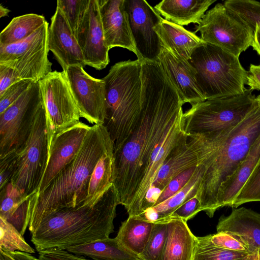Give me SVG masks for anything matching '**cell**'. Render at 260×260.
Instances as JSON below:
<instances>
[{
  "mask_svg": "<svg viewBox=\"0 0 260 260\" xmlns=\"http://www.w3.org/2000/svg\"><path fill=\"white\" fill-rule=\"evenodd\" d=\"M139 121L114 151L113 182L120 205L139 216L146 193L166 160L188 142L180 97L158 62H142Z\"/></svg>",
  "mask_w": 260,
  "mask_h": 260,
  "instance_id": "cell-1",
  "label": "cell"
},
{
  "mask_svg": "<svg viewBox=\"0 0 260 260\" xmlns=\"http://www.w3.org/2000/svg\"><path fill=\"white\" fill-rule=\"evenodd\" d=\"M257 103L233 128L222 133L188 135L203 168L197 196L201 210L212 217L218 209V194L222 184L235 172L260 134V94Z\"/></svg>",
  "mask_w": 260,
  "mask_h": 260,
  "instance_id": "cell-2",
  "label": "cell"
},
{
  "mask_svg": "<svg viewBox=\"0 0 260 260\" xmlns=\"http://www.w3.org/2000/svg\"><path fill=\"white\" fill-rule=\"evenodd\" d=\"M114 143L104 124H94L88 132L76 157L46 188L30 197L28 229L32 232L50 213L63 208L83 205L92 172L99 159L114 151Z\"/></svg>",
  "mask_w": 260,
  "mask_h": 260,
  "instance_id": "cell-3",
  "label": "cell"
},
{
  "mask_svg": "<svg viewBox=\"0 0 260 260\" xmlns=\"http://www.w3.org/2000/svg\"><path fill=\"white\" fill-rule=\"evenodd\" d=\"M120 205L113 184L92 205L63 208L46 216L30 233L36 250L67 248L108 238Z\"/></svg>",
  "mask_w": 260,
  "mask_h": 260,
  "instance_id": "cell-4",
  "label": "cell"
},
{
  "mask_svg": "<svg viewBox=\"0 0 260 260\" xmlns=\"http://www.w3.org/2000/svg\"><path fill=\"white\" fill-rule=\"evenodd\" d=\"M141 62L122 61L112 66L105 83L106 126L117 150L137 126L142 112Z\"/></svg>",
  "mask_w": 260,
  "mask_h": 260,
  "instance_id": "cell-5",
  "label": "cell"
},
{
  "mask_svg": "<svg viewBox=\"0 0 260 260\" xmlns=\"http://www.w3.org/2000/svg\"><path fill=\"white\" fill-rule=\"evenodd\" d=\"M188 62L193 68L197 87L205 100L244 93L248 72L239 57L213 44L203 42Z\"/></svg>",
  "mask_w": 260,
  "mask_h": 260,
  "instance_id": "cell-6",
  "label": "cell"
},
{
  "mask_svg": "<svg viewBox=\"0 0 260 260\" xmlns=\"http://www.w3.org/2000/svg\"><path fill=\"white\" fill-rule=\"evenodd\" d=\"M251 89L240 95L205 100L183 113L184 129L187 135L220 133L237 125L254 107L256 97Z\"/></svg>",
  "mask_w": 260,
  "mask_h": 260,
  "instance_id": "cell-7",
  "label": "cell"
},
{
  "mask_svg": "<svg viewBox=\"0 0 260 260\" xmlns=\"http://www.w3.org/2000/svg\"><path fill=\"white\" fill-rule=\"evenodd\" d=\"M47 112L40 109L23 148L18 152L16 171L11 183L25 197L38 190L49 158Z\"/></svg>",
  "mask_w": 260,
  "mask_h": 260,
  "instance_id": "cell-8",
  "label": "cell"
},
{
  "mask_svg": "<svg viewBox=\"0 0 260 260\" xmlns=\"http://www.w3.org/2000/svg\"><path fill=\"white\" fill-rule=\"evenodd\" d=\"M198 31L203 42L238 57L251 46L254 33L248 23L221 3L206 12L194 33Z\"/></svg>",
  "mask_w": 260,
  "mask_h": 260,
  "instance_id": "cell-9",
  "label": "cell"
},
{
  "mask_svg": "<svg viewBox=\"0 0 260 260\" xmlns=\"http://www.w3.org/2000/svg\"><path fill=\"white\" fill-rule=\"evenodd\" d=\"M44 105L39 82H34L14 103L0 114V158L21 150Z\"/></svg>",
  "mask_w": 260,
  "mask_h": 260,
  "instance_id": "cell-10",
  "label": "cell"
},
{
  "mask_svg": "<svg viewBox=\"0 0 260 260\" xmlns=\"http://www.w3.org/2000/svg\"><path fill=\"white\" fill-rule=\"evenodd\" d=\"M45 22L27 38L19 42L0 45V64L13 69L23 79L39 82L52 72L48 59V32Z\"/></svg>",
  "mask_w": 260,
  "mask_h": 260,
  "instance_id": "cell-11",
  "label": "cell"
},
{
  "mask_svg": "<svg viewBox=\"0 0 260 260\" xmlns=\"http://www.w3.org/2000/svg\"><path fill=\"white\" fill-rule=\"evenodd\" d=\"M39 82L47 112L50 147L54 137L79 123L81 116L65 71H52Z\"/></svg>",
  "mask_w": 260,
  "mask_h": 260,
  "instance_id": "cell-12",
  "label": "cell"
},
{
  "mask_svg": "<svg viewBox=\"0 0 260 260\" xmlns=\"http://www.w3.org/2000/svg\"><path fill=\"white\" fill-rule=\"evenodd\" d=\"M125 6L137 59L159 63L162 46L154 27L163 18L145 0H125Z\"/></svg>",
  "mask_w": 260,
  "mask_h": 260,
  "instance_id": "cell-13",
  "label": "cell"
},
{
  "mask_svg": "<svg viewBox=\"0 0 260 260\" xmlns=\"http://www.w3.org/2000/svg\"><path fill=\"white\" fill-rule=\"evenodd\" d=\"M81 117L89 123L104 124L106 119L105 83L89 75L80 66L65 71Z\"/></svg>",
  "mask_w": 260,
  "mask_h": 260,
  "instance_id": "cell-14",
  "label": "cell"
},
{
  "mask_svg": "<svg viewBox=\"0 0 260 260\" xmlns=\"http://www.w3.org/2000/svg\"><path fill=\"white\" fill-rule=\"evenodd\" d=\"M86 66L96 70L105 68L110 62L98 0L89 3L75 36Z\"/></svg>",
  "mask_w": 260,
  "mask_h": 260,
  "instance_id": "cell-15",
  "label": "cell"
},
{
  "mask_svg": "<svg viewBox=\"0 0 260 260\" xmlns=\"http://www.w3.org/2000/svg\"><path fill=\"white\" fill-rule=\"evenodd\" d=\"M91 127L80 121L54 137L49 147L47 167L36 193L44 190L58 173L76 157Z\"/></svg>",
  "mask_w": 260,
  "mask_h": 260,
  "instance_id": "cell-16",
  "label": "cell"
},
{
  "mask_svg": "<svg viewBox=\"0 0 260 260\" xmlns=\"http://www.w3.org/2000/svg\"><path fill=\"white\" fill-rule=\"evenodd\" d=\"M48 46L49 51L63 71L71 66L86 65L81 49L61 10L56 7L48 28Z\"/></svg>",
  "mask_w": 260,
  "mask_h": 260,
  "instance_id": "cell-17",
  "label": "cell"
},
{
  "mask_svg": "<svg viewBox=\"0 0 260 260\" xmlns=\"http://www.w3.org/2000/svg\"><path fill=\"white\" fill-rule=\"evenodd\" d=\"M106 44L109 49L120 47L136 55L137 51L132 35L125 0H98Z\"/></svg>",
  "mask_w": 260,
  "mask_h": 260,
  "instance_id": "cell-18",
  "label": "cell"
},
{
  "mask_svg": "<svg viewBox=\"0 0 260 260\" xmlns=\"http://www.w3.org/2000/svg\"><path fill=\"white\" fill-rule=\"evenodd\" d=\"M159 63L178 92L183 104L205 101L196 83L195 73L188 61L181 60L162 47Z\"/></svg>",
  "mask_w": 260,
  "mask_h": 260,
  "instance_id": "cell-19",
  "label": "cell"
},
{
  "mask_svg": "<svg viewBox=\"0 0 260 260\" xmlns=\"http://www.w3.org/2000/svg\"><path fill=\"white\" fill-rule=\"evenodd\" d=\"M216 230L237 237L251 254L260 255V213L245 207L236 208L229 216L220 217Z\"/></svg>",
  "mask_w": 260,
  "mask_h": 260,
  "instance_id": "cell-20",
  "label": "cell"
},
{
  "mask_svg": "<svg viewBox=\"0 0 260 260\" xmlns=\"http://www.w3.org/2000/svg\"><path fill=\"white\" fill-rule=\"evenodd\" d=\"M161 46L177 58L188 61L195 48L203 41L181 25L162 19L154 27Z\"/></svg>",
  "mask_w": 260,
  "mask_h": 260,
  "instance_id": "cell-21",
  "label": "cell"
},
{
  "mask_svg": "<svg viewBox=\"0 0 260 260\" xmlns=\"http://www.w3.org/2000/svg\"><path fill=\"white\" fill-rule=\"evenodd\" d=\"M167 220V238L161 260H191L197 236L187 221L178 218Z\"/></svg>",
  "mask_w": 260,
  "mask_h": 260,
  "instance_id": "cell-22",
  "label": "cell"
},
{
  "mask_svg": "<svg viewBox=\"0 0 260 260\" xmlns=\"http://www.w3.org/2000/svg\"><path fill=\"white\" fill-rule=\"evenodd\" d=\"M259 161L260 134L235 172L221 186L217 198L218 208L232 207L239 192Z\"/></svg>",
  "mask_w": 260,
  "mask_h": 260,
  "instance_id": "cell-23",
  "label": "cell"
},
{
  "mask_svg": "<svg viewBox=\"0 0 260 260\" xmlns=\"http://www.w3.org/2000/svg\"><path fill=\"white\" fill-rule=\"evenodd\" d=\"M216 1L164 0L154 8L166 20L183 26L191 23L199 24L209 7Z\"/></svg>",
  "mask_w": 260,
  "mask_h": 260,
  "instance_id": "cell-24",
  "label": "cell"
},
{
  "mask_svg": "<svg viewBox=\"0 0 260 260\" xmlns=\"http://www.w3.org/2000/svg\"><path fill=\"white\" fill-rule=\"evenodd\" d=\"M0 217L13 225L23 236L28 228L29 201L10 182L0 189Z\"/></svg>",
  "mask_w": 260,
  "mask_h": 260,
  "instance_id": "cell-25",
  "label": "cell"
},
{
  "mask_svg": "<svg viewBox=\"0 0 260 260\" xmlns=\"http://www.w3.org/2000/svg\"><path fill=\"white\" fill-rule=\"evenodd\" d=\"M66 251L92 260H142L110 237L67 248Z\"/></svg>",
  "mask_w": 260,
  "mask_h": 260,
  "instance_id": "cell-26",
  "label": "cell"
},
{
  "mask_svg": "<svg viewBox=\"0 0 260 260\" xmlns=\"http://www.w3.org/2000/svg\"><path fill=\"white\" fill-rule=\"evenodd\" d=\"M154 224L153 222L140 216H128L121 223L115 238L125 249L140 257L150 237Z\"/></svg>",
  "mask_w": 260,
  "mask_h": 260,
  "instance_id": "cell-27",
  "label": "cell"
},
{
  "mask_svg": "<svg viewBox=\"0 0 260 260\" xmlns=\"http://www.w3.org/2000/svg\"><path fill=\"white\" fill-rule=\"evenodd\" d=\"M197 154L190 144L181 146L165 161L150 187H155L162 190L169 182L186 170L197 166Z\"/></svg>",
  "mask_w": 260,
  "mask_h": 260,
  "instance_id": "cell-28",
  "label": "cell"
},
{
  "mask_svg": "<svg viewBox=\"0 0 260 260\" xmlns=\"http://www.w3.org/2000/svg\"><path fill=\"white\" fill-rule=\"evenodd\" d=\"M114 151L104 154L97 162L91 175L87 196L83 205L94 204L113 184Z\"/></svg>",
  "mask_w": 260,
  "mask_h": 260,
  "instance_id": "cell-29",
  "label": "cell"
},
{
  "mask_svg": "<svg viewBox=\"0 0 260 260\" xmlns=\"http://www.w3.org/2000/svg\"><path fill=\"white\" fill-rule=\"evenodd\" d=\"M46 22L43 16L33 13L15 17L1 32L0 45H9L23 40Z\"/></svg>",
  "mask_w": 260,
  "mask_h": 260,
  "instance_id": "cell-30",
  "label": "cell"
},
{
  "mask_svg": "<svg viewBox=\"0 0 260 260\" xmlns=\"http://www.w3.org/2000/svg\"><path fill=\"white\" fill-rule=\"evenodd\" d=\"M256 255L218 247L212 243L208 235L197 237L191 260H253Z\"/></svg>",
  "mask_w": 260,
  "mask_h": 260,
  "instance_id": "cell-31",
  "label": "cell"
},
{
  "mask_svg": "<svg viewBox=\"0 0 260 260\" xmlns=\"http://www.w3.org/2000/svg\"><path fill=\"white\" fill-rule=\"evenodd\" d=\"M200 166L199 171L182 189L166 201L152 207L158 216L156 221L166 220L181 205L197 195L203 172L202 167Z\"/></svg>",
  "mask_w": 260,
  "mask_h": 260,
  "instance_id": "cell-32",
  "label": "cell"
},
{
  "mask_svg": "<svg viewBox=\"0 0 260 260\" xmlns=\"http://www.w3.org/2000/svg\"><path fill=\"white\" fill-rule=\"evenodd\" d=\"M0 250L7 252L20 251L35 253L21 233L11 224L0 217Z\"/></svg>",
  "mask_w": 260,
  "mask_h": 260,
  "instance_id": "cell-33",
  "label": "cell"
},
{
  "mask_svg": "<svg viewBox=\"0 0 260 260\" xmlns=\"http://www.w3.org/2000/svg\"><path fill=\"white\" fill-rule=\"evenodd\" d=\"M151 235L140 255L142 260H161L167 234L168 220L153 222Z\"/></svg>",
  "mask_w": 260,
  "mask_h": 260,
  "instance_id": "cell-34",
  "label": "cell"
},
{
  "mask_svg": "<svg viewBox=\"0 0 260 260\" xmlns=\"http://www.w3.org/2000/svg\"><path fill=\"white\" fill-rule=\"evenodd\" d=\"M89 0H57V7L63 13L75 36L88 8Z\"/></svg>",
  "mask_w": 260,
  "mask_h": 260,
  "instance_id": "cell-35",
  "label": "cell"
},
{
  "mask_svg": "<svg viewBox=\"0 0 260 260\" xmlns=\"http://www.w3.org/2000/svg\"><path fill=\"white\" fill-rule=\"evenodd\" d=\"M223 4L251 27L260 26V2L253 0H226Z\"/></svg>",
  "mask_w": 260,
  "mask_h": 260,
  "instance_id": "cell-36",
  "label": "cell"
},
{
  "mask_svg": "<svg viewBox=\"0 0 260 260\" xmlns=\"http://www.w3.org/2000/svg\"><path fill=\"white\" fill-rule=\"evenodd\" d=\"M260 202V161L237 194L232 207L243 204Z\"/></svg>",
  "mask_w": 260,
  "mask_h": 260,
  "instance_id": "cell-37",
  "label": "cell"
},
{
  "mask_svg": "<svg viewBox=\"0 0 260 260\" xmlns=\"http://www.w3.org/2000/svg\"><path fill=\"white\" fill-rule=\"evenodd\" d=\"M200 168L199 165L193 167L175 177L164 189L154 206L159 205L178 192L192 179Z\"/></svg>",
  "mask_w": 260,
  "mask_h": 260,
  "instance_id": "cell-38",
  "label": "cell"
},
{
  "mask_svg": "<svg viewBox=\"0 0 260 260\" xmlns=\"http://www.w3.org/2000/svg\"><path fill=\"white\" fill-rule=\"evenodd\" d=\"M34 82L29 79H23L8 88L0 95V114L14 103Z\"/></svg>",
  "mask_w": 260,
  "mask_h": 260,
  "instance_id": "cell-39",
  "label": "cell"
},
{
  "mask_svg": "<svg viewBox=\"0 0 260 260\" xmlns=\"http://www.w3.org/2000/svg\"><path fill=\"white\" fill-rule=\"evenodd\" d=\"M209 237L212 243L218 247L229 250L251 254L245 244L239 238L232 235L219 232L209 235Z\"/></svg>",
  "mask_w": 260,
  "mask_h": 260,
  "instance_id": "cell-40",
  "label": "cell"
},
{
  "mask_svg": "<svg viewBox=\"0 0 260 260\" xmlns=\"http://www.w3.org/2000/svg\"><path fill=\"white\" fill-rule=\"evenodd\" d=\"M18 152L9 153L0 158V189L11 182L16 171Z\"/></svg>",
  "mask_w": 260,
  "mask_h": 260,
  "instance_id": "cell-41",
  "label": "cell"
},
{
  "mask_svg": "<svg viewBox=\"0 0 260 260\" xmlns=\"http://www.w3.org/2000/svg\"><path fill=\"white\" fill-rule=\"evenodd\" d=\"M200 211H202L201 204L196 195L178 207L168 219L178 218L187 221Z\"/></svg>",
  "mask_w": 260,
  "mask_h": 260,
  "instance_id": "cell-42",
  "label": "cell"
},
{
  "mask_svg": "<svg viewBox=\"0 0 260 260\" xmlns=\"http://www.w3.org/2000/svg\"><path fill=\"white\" fill-rule=\"evenodd\" d=\"M21 80L13 69L0 64V95L10 86Z\"/></svg>",
  "mask_w": 260,
  "mask_h": 260,
  "instance_id": "cell-43",
  "label": "cell"
},
{
  "mask_svg": "<svg viewBox=\"0 0 260 260\" xmlns=\"http://www.w3.org/2000/svg\"><path fill=\"white\" fill-rule=\"evenodd\" d=\"M246 84L252 90H260V64H250Z\"/></svg>",
  "mask_w": 260,
  "mask_h": 260,
  "instance_id": "cell-44",
  "label": "cell"
},
{
  "mask_svg": "<svg viewBox=\"0 0 260 260\" xmlns=\"http://www.w3.org/2000/svg\"><path fill=\"white\" fill-rule=\"evenodd\" d=\"M254 30V38L251 46L260 56V26L255 25L253 27Z\"/></svg>",
  "mask_w": 260,
  "mask_h": 260,
  "instance_id": "cell-45",
  "label": "cell"
},
{
  "mask_svg": "<svg viewBox=\"0 0 260 260\" xmlns=\"http://www.w3.org/2000/svg\"><path fill=\"white\" fill-rule=\"evenodd\" d=\"M15 260H40L32 254L20 251L8 252Z\"/></svg>",
  "mask_w": 260,
  "mask_h": 260,
  "instance_id": "cell-46",
  "label": "cell"
},
{
  "mask_svg": "<svg viewBox=\"0 0 260 260\" xmlns=\"http://www.w3.org/2000/svg\"><path fill=\"white\" fill-rule=\"evenodd\" d=\"M0 260H15L8 252L0 250Z\"/></svg>",
  "mask_w": 260,
  "mask_h": 260,
  "instance_id": "cell-47",
  "label": "cell"
},
{
  "mask_svg": "<svg viewBox=\"0 0 260 260\" xmlns=\"http://www.w3.org/2000/svg\"><path fill=\"white\" fill-rule=\"evenodd\" d=\"M10 10L4 7L2 4L0 5V17L7 16Z\"/></svg>",
  "mask_w": 260,
  "mask_h": 260,
  "instance_id": "cell-48",
  "label": "cell"
},
{
  "mask_svg": "<svg viewBox=\"0 0 260 260\" xmlns=\"http://www.w3.org/2000/svg\"><path fill=\"white\" fill-rule=\"evenodd\" d=\"M253 260H258V255H256V257Z\"/></svg>",
  "mask_w": 260,
  "mask_h": 260,
  "instance_id": "cell-49",
  "label": "cell"
},
{
  "mask_svg": "<svg viewBox=\"0 0 260 260\" xmlns=\"http://www.w3.org/2000/svg\"><path fill=\"white\" fill-rule=\"evenodd\" d=\"M258 260H260V255H258Z\"/></svg>",
  "mask_w": 260,
  "mask_h": 260,
  "instance_id": "cell-50",
  "label": "cell"
}]
</instances>
